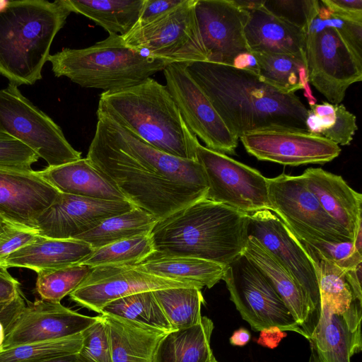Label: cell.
Listing matches in <instances>:
<instances>
[{
	"label": "cell",
	"mask_w": 362,
	"mask_h": 362,
	"mask_svg": "<svg viewBox=\"0 0 362 362\" xmlns=\"http://www.w3.org/2000/svg\"><path fill=\"white\" fill-rule=\"evenodd\" d=\"M298 239L311 247L320 257L345 271L355 269L362 264V254L356 250L353 241L330 243Z\"/></svg>",
	"instance_id": "cell-41"
},
{
	"label": "cell",
	"mask_w": 362,
	"mask_h": 362,
	"mask_svg": "<svg viewBox=\"0 0 362 362\" xmlns=\"http://www.w3.org/2000/svg\"><path fill=\"white\" fill-rule=\"evenodd\" d=\"M195 13L208 62L248 70L258 74L244 29L249 12L233 0H197Z\"/></svg>",
	"instance_id": "cell-12"
},
{
	"label": "cell",
	"mask_w": 362,
	"mask_h": 362,
	"mask_svg": "<svg viewBox=\"0 0 362 362\" xmlns=\"http://www.w3.org/2000/svg\"><path fill=\"white\" fill-rule=\"evenodd\" d=\"M308 132L320 135L337 145H349L358 129L356 116L342 104L323 102L308 109Z\"/></svg>",
	"instance_id": "cell-33"
},
{
	"label": "cell",
	"mask_w": 362,
	"mask_h": 362,
	"mask_svg": "<svg viewBox=\"0 0 362 362\" xmlns=\"http://www.w3.org/2000/svg\"><path fill=\"white\" fill-rule=\"evenodd\" d=\"M249 215L202 198L159 220L152 229L154 253L185 256L227 267L247 245Z\"/></svg>",
	"instance_id": "cell-3"
},
{
	"label": "cell",
	"mask_w": 362,
	"mask_h": 362,
	"mask_svg": "<svg viewBox=\"0 0 362 362\" xmlns=\"http://www.w3.org/2000/svg\"><path fill=\"white\" fill-rule=\"evenodd\" d=\"M0 233V265L13 252L34 242L40 235L33 228L3 223Z\"/></svg>",
	"instance_id": "cell-45"
},
{
	"label": "cell",
	"mask_w": 362,
	"mask_h": 362,
	"mask_svg": "<svg viewBox=\"0 0 362 362\" xmlns=\"http://www.w3.org/2000/svg\"><path fill=\"white\" fill-rule=\"evenodd\" d=\"M333 15L347 21L362 23V0H320Z\"/></svg>",
	"instance_id": "cell-46"
},
{
	"label": "cell",
	"mask_w": 362,
	"mask_h": 362,
	"mask_svg": "<svg viewBox=\"0 0 362 362\" xmlns=\"http://www.w3.org/2000/svg\"><path fill=\"white\" fill-rule=\"evenodd\" d=\"M233 1L238 6L247 11L259 7L263 4V0H233Z\"/></svg>",
	"instance_id": "cell-54"
},
{
	"label": "cell",
	"mask_w": 362,
	"mask_h": 362,
	"mask_svg": "<svg viewBox=\"0 0 362 362\" xmlns=\"http://www.w3.org/2000/svg\"><path fill=\"white\" fill-rule=\"evenodd\" d=\"M189 286H195L153 276L136 265H103L90 267L69 297L78 305L100 314L109 303L136 293Z\"/></svg>",
	"instance_id": "cell-17"
},
{
	"label": "cell",
	"mask_w": 362,
	"mask_h": 362,
	"mask_svg": "<svg viewBox=\"0 0 362 362\" xmlns=\"http://www.w3.org/2000/svg\"><path fill=\"white\" fill-rule=\"evenodd\" d=\"M267 184L272 212L298 238L330 243L353 241L348 231L322 209L307 187L302 175L282 173L273 178L267 177Z\"/></svg>",
	"instance_id": "cell-11"
},
{
	"label": "cell",
	"mask_w": 362,
	"mask_h": 362,
	"mask_svg": "<svg viewBox=\"0 0 362 362\" xmlns=\"http://www.w3.org/2000/svg\"><path fill=\"white\" fill-rule=\"evenodd\" d=\"M169 90L186 126L206 147L235 154L238 138L227 127L206 95L186 69V64L170 63L163 70Z\"/></svg>",
	"instance_id": "cell-14"
},
{
	"label": "cell",
	"mask_w": 362,
	"mask_h": 362,
	"mask_svg": "<svg viewBox=\"0 0 362 362\" xmlns=\"http://www.w3.org/2000/svg\"><path fill=\"white\" fill-rule=\"evenodd\" d=\"M39 156L25 144L0 131V168L14 170H32L31 165Z\"/></svg>",
	"instance_id": "cell-42"
},
{
	"label": "cell",
	"mask_w": 362,
	"mask_h": 362,
	"mask_svg": "<svg viewBox=\"0 0 362 362\" xmlns=\"http://www.w3.org/2000/svg\"><path fill=\"white\" fill-rule=\"evenodd\" d=\"M252 54L257 61L258 75L263 81L285 94L303 89L310 105L315 104L316 99L309 87L308 67L304 60L286 54Z\"/></svg>",
	"instance_id": "cell-31"
},
{
	"label": "cell",
	"mask_w": 362,
	"mask_h": 362,
	"mask_svg": "<svg viewBox=\"0 0 362 362\" xmlns=\"http://www.w3.org/2000/svg\"><path fill=\"white\" fill-rule=\"evenodd\" d=\"M20 283L0 265V303L8 302L21 293Z\"/></svg>",
	"instance_id": "cell-49"
},
{
	"label": "cell",
	"mask_w": 362,
	"mask_h": 362,
	"mask_svg": "<svg viewBox=\"0 0 362 362\" xmlns=\"http://www.w3.org/2000/svg\"><path fill=\"white\" fill-rule=\"evenodd\" d=\"M81 334L69 337L23 344L0 351V362H41L78 352Z\"/></svg>",
	"instance_id": "cell-38"
},
{
	"label": "cell",
	"mask_w": 362,
	"mask_h": 362,
	"mask_svg": "<svg viewBox=\"0 0 362 362\" xmlns=\"http://www.w3.org/2000/svg\"><path fill=\"white\" fill-rule=\"evenodd\" d=\"M302 176L308 189L325 212L353 238L362 228V195L354 191L341 176L320 168L306 169Z\"/></svg>",
	"instance_id": "cell-22"
},
{
	"label": "cell",
	"mask_w": 362,
	"mask_h": 362,
	"mask_svg": "<svg viewBox=\"0 0 362 362\" xmlns=\"http://www.w3.org/2000/svg\"><path fill=\"white\" fill-rule=\"evenodd\" d=\"M47 62L55 76H65L81 87L103 92L135 86L170 64L145 50L128 47L117 35H109L86 48H64L49 54Z\"/></svg>",
	"instance_id": "cell-6"
},
{
	"label": "cell",
	"mask_w": 362,
	"mask_h": 362,
	"mask_svg": "<svg viewBox=\"0 0 362 362\" xmlns=\"http://www.w3.org/2000/svg\"><path fill=\"white\" fill-rule=\"evenodd\" d=\"M8 2L9 1L0 0V11L5 8L7 6Z\"/></svg>",
	"instance_id": "cell-56"
},
{
	"label": "cell",
	"mask_w": 362,
	"mask_h": 362,
	"mask_svg": "<svg viewBox=\"0 0 362 362\" xmlns=\"http://www.w3.org/2000/svg\"><path fill=\"white\" fill-rule=\"evenodd\" d=\"M262 6L307 33L319 12L320 2L319 0H263Z\"/></svg>",
	"instance_id": "cell-40"
},
{
	"label": "cell",
	"mask_w": 362,
	"mask_h": 362,
	"mask_svg": "<svg viewBox=\"0 0 362 362\" xmlns=\"http://www.w3.org/2000/svg\"><path fill=\"white\" fill-rule=\"evenodd\" d=\"M96 115L86 158L135 206L159 221L206 197L207 180L198 160L168 155Z\"/></svg>",
	"instance_id": "cell-1"
},
{
	"label": "cell",
	"mask_w": 362,
	"mask_h": 362,
	"mask_svg": "<svg viewBox=\"0 0 362 362\" xmlns=\"http://www.w3.org/2000/svg\"><path fill=\"white\" fill-rule=\"evenodd\" d=\"M214 328L212 320L202 316L195 325L170 331L159 341L153 362H213L216 358L211 348Z\"/></svg>",
	"instance_id": "cell-29"
},
{
	"label": "cell",
	"mask_w": 362,
	"mask_h": 362,
	"mask_svg": "<svg viewBox=\"0 0 362 362\" xmlns=\"http://www.w3.org/2000/svg\"><path fill=\"white\" fill-rule=\"evenodd\" d=\"M97 320L60 303L28 302L8 327L2 344L6 349L23 344L69 337L81 333Z\"/></svg>",
	"instance_id": "cell-18"
},
{
	"label": "cell",
	"mask_w": 362,
	"mask_h": 362,
	"mask_svg": "<svg viewBox=\"0 0 362 362\" xmlns=\"http://www.w3.org/2000/svg\"><path fill=\"white\" fill-rule=\"evenodd\" d=\"M268 279L309 339L318 319L302 288L279 261L249 236L243 253Z\"/></svg>",
	"instance_id": "cell-23"
},
{
	"label": "cell",
	"mask_w": 362,
	"mask_h": 362,
	"mask_svg": "<svg viewBox=\"0 0 362 362\" xmlns=\"http://www.w3.org/2000/svg\"><path fill=\"white\" fill-rule=\"evenodd\" d=\"M197 0H184L168 11L137 22L124 37L126 45L170 63L207 62L195 13Z\"/></svg>",
	"instance_id": "cell-7"
},
{
	"label": "cell",
	"mask_w": 362,
	"mask_h": 362,
	"mask_svg": "<svg viewBox=\"0 0 362 362\" xmlns=\"http://www.w3.org/2000/svg\"><path fill=\"white\" fill-rule=\"evenodd\" d=\"M184 0H145L138 22H145L168 11Z\"/></svg>",
	"instance_id": "cell-48"
},
{
	"label": "cell",
	"mask_w": 362,
	"mask_h": 362,
	"mask_svg": "<svg viewBox=\"0 0 362 362\" xmlns=\"http://www.w3.org/2000/svg\"><path fill=\"white\" fill-rule=\"evenodd\" d=\"M197 158L207 180L206 199L247 215L262 210L272 211L267 177L259 171L200 144Z\"/></svg>",
	"instance_id": "cell-13"
},
{
	"label": "cell",
	"mask_w": 362,
	"mask_h": 362,
	"mask_svg": "<svg viewBox=\"0 0 362 362\" xmlns=\"http://www.w3.org/2000/svg\"><path fill=\"white\" fill-rule=\"evenodd\" d=\"M310 356L308 362H320L315 349L310 346Z\"/></svg>",
	"instance_id": "cell-55"
},
{
	"label": "cell",
	"mask_w": 362,
	"mask_h": 362,
	"mask_svg": "<svg viewBox=\"0 0 362 362\" xmlns=\"http://www.w3.org/2000/svg\"><path fill=\"white\" fill-rule=\"evenodd\" d=\"M0 131L25 144L49 167L81 158L61 127L11 83L0 90Z\"/></svg>",
	"instance_id": "cell-8"
},
{
	"label": "cell",
	"mask_w": 362,
	"mask_h": 362,
	"mask_svg": "<svg viewBox=\"0 0 362 362\" xmlns=\"http://www.w3.org/2000/svg\"><path fill=\"white\" fill-rule=\"evenodd\" d=\"M247 11L244 33L251 52L291 54L306 62L303 30L272 14L262 5Z\"/></svg>",
	"instance_id": "cell-24"
},
{
	"label": "cell",
	"mask_w": 362,
	"mask_h": 362,
	"mask_svg": "<svg viewBox=\"0 0 362 362\" xmlns=\"http://www.w3.org/2000/svg\"><path fill=\"white\" fill-rule=\"evenodd\" d=\"M362 302L356 300L344 312H335L320 300L318 320L308 341L320 362H351L362 350Z\"/></svg>",
	"instance_id": "cell-21"
},
{
	"label": "cell",
	"mask_w": 362,
	"mask_h": 362,
	"mask_svg": "<svg viewBox=\"0 0 362 362\" xmlns=\"http://www.w3.org/2000/svg\"><path fill=\"white\" fill-rule=\"evenodd\" d=\"M71 13L65 0L9 1L0 11V74L17 86L42 79L54 38Z\"/></svg>",
	"instance_id": "cell-5"
},
{
	"label": "cell",
	"mask_w": 362,
	"mask_h": 362,
	"mask_svg": "<svg viewBox=\"0 0 362 362\" xmlns=\"http://www.w3.org/2000/svg\"><path fill=\"white\" fill-rule=\"evenodd\" d=\"M213 362H218L216 358L213 361Z\"/></svg>",
	"instance_id": "cell-58"
},
{
	"label": "cell",
	"mask_w": 362,
	"mask_h": 362,
	"mask_svg": "<svg viewBox=\"0 0 362 362\" xmlns=\"http://www.w3.org/2000/svg\"><path fill=\"white\" fill-rule=\"evenodd\" d=\"M38 173L61 193L101 200L128 201L87 158L48 166Z\"/></svg>",
	"instance_id": "cell-25"
},
{
	"label": "cell",
	"mask_w": 362,
	"mask_h": 362,
	"mask_svg": "<svg viewBox=\"0 0 362 362\" xmlns=\"http://www.w3.org/2000/svg\"><path fill=\"white\" fill-rule=\"evenodd\" d=\"M229 130L238 139L267 129L308 132V109L295 93L279 92L251 71L208 62L186 64Z\"/></svg>",
	"instance_id": "cell-2"
},
{
	"label": "cell",
	"mask_w": 362,
	"mask_h": 362,
	"mask_svg": "<svg viewBox=\"0 0 362 362\" xmlns=\"http://www.w3.org/2000/svg\"><path fill=\"white\" fill-rule=\"evenodd\" d=\"M300 243L314 262L320 300L327 303L335 312L342 313L348 310L357 299L346 279L345 270L320 257L306 244Z\"/></svg>",
	"instance_id": "cell-36"
},
{
	"label": "cell",
	"mask_w": 362,
	"mask_h": 362,
	"mask_svg": "<svg viewBox=\"0 0 362 362\" xmlns=\"http://www.w3.org/2000/svg\"><path fill=\"white\" fill-rule=\"evenodd\" d=\"M136 207L128 201H107L59 192L40 216L35 230L40 236L73 239L106 218Z\"/></svg>",
	"instance_id": "cell-19"
},
{
	"label": "cell",
	"mask_w": 362,
	"mask_h": 362,
	"mask_svg": "<svg viewBox=\"0 0 362 362\" xmlns=\"http://www.w3.org/2000/svg\"><path fill=\"white\" fill-rule=\"evenodd\" d=\"M41 362H95L87 354L80 350L78 352L54 358Z\"/></svg>",
	"instance_id": "cell-52"
},
{
	"label": "cell",
	"mask_w": 362,
	"mask_h": 362,
	"mask_svg": "<svg viewBox=\"0 0 362 362\" xmlns=\"http://www.w3.org/2000/svg\"><path fill=\"white\" fill-rule=\"evenodd\" d=\"M345 276L355 298L362 302L361 264L355 269L345 271Z\"/></svg>",
	"instance_id": "cell-51"
},
{
	"label": "cell",
	"mask_w": 362,
	"mask_h": 362,
	"mask_svg": "<svg viewBox=\"0 0 362 362\" xmlns=\"http://www.w3.org/2000/svg\"><path fill=\"white\" fill-rule=\"evenodd\" d=\"M81 351L95 362H112L110 339L107 325L100 315L81 333Z\"/></svg>",
	"instance_id": "cell-43"
},
{
	"label": "cell",
	"mask_w": 362,
	"mask_h": 362,
	"mask_svg": "<svg viewBox=\"0 0 362 362\" xmlns=\"http://www.w3.org/2000/svg\"><path fill=\"white\" fill-rule=\"evenodd\" d=\"M250 333L245 328L235 330L230 337V343L233 346H243L250 340Z\"/></svg>",
	"instance_id": "cell-53"
},
{
	"label": "cell",
	"mask_w": 362,
	"mask_h": 362,
	"mask_svg": "<svg viewBox=\"0 0 362 362\" xmlns=\"http://www.w3.org/2000/svg\"><path fill=\"white\" fill-rule=\"evenodd\" d=\"M93 249L87 243L75 239H54L39 235L32 243L11 254L1 266L40 271L81 264Z\"/></svg>",
	"instance_id": "cell-26"
},
{
	"label": "cell",
	"mask_w": 362,
	"mask_h": 362,
	"mask_svg": "<svg viewBox=\"0 0 362 362\" xmlns=\"http://www.w3.org/2000/svg\"><path fill=\"white\" fill-rule=\"evenodd\" d=\"M136 267L153 276L192 284L201 289L212 288L223 279L226 270V267L206 259L153 254Z\"/></svg>",
	"instance_id": "cell-28"
},
{
	"label": "cell",
	"mask_w": 362,
	"mask_h": 362,
	"mask_svg": "<svg viewBox=\"0 0 362 362\" xmlns=\"http://www.w3.org/2000/svg\"><path fill=\"white\" fill-rule=\"evenodd\" d=\"M150 234L117 241L98 249L81 264L94 267L103 265H136L154 253Z\"/></svg>",
	"instance_id": "cell-37"
},
{
	"label": "cell",
	"mask_w": 362,
	"mask_h": 362,
	"mask_svg": "<svg viewBox=\"0 0 362 362\" xmlns=\"http://www.w3.org/2000/svg\"><path fill=\"white\" fill-rule=\"evenodd\" d=\"M3 226H4V223H3V222L0 220V233H1V232L2 231Z\"/></svg>",
	"instance_id": "cell-57"
},
{
	"label": "cell",
	"mask_w": 362,
	"mask_h": 362,
	"mask_svg": "<svg viewBox=\"0 0 362 362\" xmlns=\"http://www.w3.org/2000/svg\"><path fill=\"white\" fill-rule=\"evenodd\" d=\"M222 280L230 300L253 331L274 327L307 339L272 284L243 254L226 267Z\"/></svg>",
	"instance_id": "cell-9"
},
{
	"label": "cell",
	"mask_w": 362,
	"mask_h": 362,
	"mask_svg": "<svg viewBox=\"0 0 362 362\" xmlns=\"http://www.w3.org/2000/svg\"><path fill=\"white\" fill-rule=\"evenodd\" d=\"M239 139L247 152L257 159L284 165L324 164L341 153L339 145L325 137L294 129H259Z\"/></svg>",
	"instance_id": "cell-16"
},
{
	"label": "cell",
	"mask_w": 362,
	"mask_h": 362,
	"mask_svg": "<svg viewBox=\"0 0 362 362\" xmlns=\"http://www.w3.org/2000/svg\"><path fill=\"white\" fill-rule=\"evenodd\" d=\"M71 12L101 26L109 35L124 37L139 21L145 0H65Z\"/></svg>",
	"instance_id": "cell-30"
},
{
	"label": "cell",
	"mask_w": 362,
	"mask_h": 362,
	"mask_svg": "<svg viewBox=\"0 0 362 362\" xmlns=\"http://www.w3.org/2000/svg\"><path fill=\"white\" fill-rule=\"evenodd\" d=\"M96 113L162 152L197 160V137L186 126L166 86L151 77L129 88L103 92Z\"/></svg>",
	"instance_id": "cell-4"
},
{
	"label": "cell",
	"mask_w": 362,
	"mask_h": 362,
	"mask_svg": "<svg viewBox=\"0 0 362 362\" xmlns=\"http://www.w3.org/2000/svg\"><path fill=\"white\" fill-rule=\"evenodd\" d=\"M158 221L153 215L136 206L106 218L94 228L73 239L84 241L95 250L117 241L150 234Z\"/></svg>",
	"instance_id": "cell-32"
},
{
	"label": "cell",
	"mask_w": 362,
	"mask_h": 362,
	"mask_svg": "<svg viewBox=\"0 0 362 362\" xmlns=\"http://www.w3.org/2000/svg\"><path fill=\"white\" fill-rule=\"evenodd\" d=\"M153 293L172 330L187 328L201 321L202 306L205 304L201 288H169L153 291Z\"/></svg>",
	"instance_id": "cell-34"
},
{
	"label": "cell",
	"mask_w": 362,
	"mask_h": 362,
	"mask_svg": "<svg viewBox=\"0 0 362 362\" xmlns=\"http://www.w3.org/2000/svg\"><path fill=\"white\" fill-rule=\"evenodd\" d=\"M319 2V17L333 27L353 53L362 60V23L353 22L336 16L324 6L320 0Z\"/></svg>",
	"instance_id": "cell-44"
},
{
	"label": "cell",
	"mask_w": 362,
	"mask_h": 362,
	"mask_svg": "<svg viewBox=\"0 0 362 362\" xmlns=\"http://www.w3.org/2000/svg\"><path fill=\"white\" fill-rule=\"evenodd\" d=\"M248 235L256 238L300 286L318 319L320 296L314 262L298 239L272 211L249 215Z\"/></svg>",
	"instance_id": "cell-15"
},
{
	"label": "cell",
	"mask_w": 362,
	"mask_h": 362,
	"mask_svg": "<svg viewBox=\"0 0 362 362\" xmlns=\"http://www.w3.org/2000/svg\"><path fill=\"white\" fill-rule=\"evenodd\" d=\"M257 343L269 348L276 347L281 339L286 336L285 332L277 327H270L260 331Z\"/></svg>",
	"instance_id": "cell-50"
},
{
	"label": "cell",
	"mask_w": 362,
	"mask_h": 362,
	"mask_svg": "<svg viewBox=\"0 0 362 362\" xmlns=\"http://www.w3.org/2000/svg\"><path fill=\"white\" fill-rule=\"evenodd\" d=\"M305 57L308 82L332 104H340L348 88L362 79V60L318 15L306 33Z\"/></svg>",
	"instance_id": "cell-10"
},
{
	"label": "cell",
	"mask_w": 362,
	"mask_h": 362,
	"mask_svg": "<svg viewBox=\"0 0 362 362\" xmlns=\"http://www.w3.org/2000/svg\"><path fill=\"white\" fill-rule=\"evenodd\" d=\"M90 267L78 264L37 272L35 289L42 300L60 303L85 279Z\"/></svg>",
	"instance_id": "cell-39"
},
{
	"label": "cell",
	"mask_w": 362,
	"mask_h": 362,
	"mask_svg": "<svg viewBox=\"0 0 362 362\" xmlns=\"http://www.w3.org/2000/svg\"><path fill=\"white\" fill-rule=\"evenodd\" d=\"M25 305V299L22 292L13 300L0 303V351L8 327Z\"/></svg>",
	"instance_id": "cell-47"
},
{
	"label": "cell",
	"mask_w": 362,
	"mask_h": 362,
	"mask_svg": "<svg viewBox=\"0 0 362 362\" xmlns=\"http://www.w3.org/2000/svg\"><path fill=\"white\" fill-rule=\"evenodd\" d=\"M59 193L38 171L0 168V220L35 229Z\"/></svg>",
	"instance_id": "cell-20"
},
{
	"label": "cell",
	"mask_w": 362,
	"mask_h": 362,
	"mask_svg": "<svg viewBox=\"0 0 362 362\" xmlns=\"http://www.w3.org/2000/svg\"><path fill=\"white\" fill-rule=\"evenodd\" d=\"M100 315L108 328L112 362H153L165 333L122 317Z\"/></svg>",
	"instance_id": "cell-27"
},
{
	"label": "cell",
	"mask_w": 362,
	"mask_h": 362,
	"mask_svg": "<svg viewBox=\"0 0 362 362\" xmlns=\"http://www.w3.org/2000/svg\"><path fill=\"white\" fill-rule=\"evenodd\" d=\"M101 315L122 317L167 334L172 331L153 291L136 293L107 304Z\"/></svg>",
	"instance_id": "cell-35"
}]
</instances>
